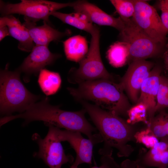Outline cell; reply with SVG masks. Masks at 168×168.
Returning <instances> with one entry per match:
<instances>
[{"label": "cell", "instance_id": "obj_1", "mask_svg": "<svg viewBox=\"0 0 168 168\" xmlns=\"http://www.w3.org/2000/svg\"><path fill=\"white\" fill-rule=\"evenodd\" d=\"M82 106L98 130L104 142L99 152L102 156H112L113 148L117 149L119 157H128L134 151L128 142L135 141L134 136L140 129L119 116L87 101L76 100Z\"/></svg>", "mask_w": 168, "mask_h": 168}, {"label": "cell", "instance_id": "obj_2", "mask_svg": "<svg viewBox=\"0 0 168 168\" xmlns=\"http://www.w3.org/2000/svg\"><path fill=\"white\" fill-rule=\"evenodd\" d=\"M59 105H53L49 103L47 97L29 106L24 112L6 117L8 122L17 119H24L23 124L25 125L35 121H43L44 124H51L59 128L77 131L84 133L91 140L94 144L103 142L99 133L93 134L97 129L92 126L85 117V109L76 111L62 110Z\"/></svg>", "mask_w": 168, "mask_h": 168}, {"label": "cell", "instance_id": "obj_3", "mask_svg": "<svg viewBox=\"0 0 168 168\" xmlns=\"http://www.w3.org/2000/svg\"><path fill=\"white\" fill-rule=\"evenodd\" d=\"M68 91L76 100L90 101L105 110L119 116H127L131 107L119 82L107 79L85 82Z\"/></svg>", "mask_w": 168, "mask_h": 168}, {"label": "cell", "instance_id": "obj_4", "mask_svg": "<svg viewBox=\"0 0 168 168\" xmlns=\"http://www.w3.org/2000/svg\"><path fill=\"white\" fill-rule=\"evenodd\" d=\"M8 67L7 64L0 73V111L5 116L24 112L41 97L26 88L21 80L20 72L16 70L9 71Z\"/></svg>", "mask_w": 168, "mask_h": 168}, {"label": "cell", "instance_id": "obj_5", "mask_svg": "<svg viewBox=\"0 0 168 168\" xmlns=\"http://www.w3.org/2000/svg\"><path fill=\"white\" fill-rule=\"evenodd\" d=\"M89 48L85 57L79 62L78 68H72L67 76L69 82L79 84L83 82L100 79L115 81L114 76L105 68L100 50V31L98 28L91 35Z\"/></svg>", "mask_w": 168, "mask_h": 168}, {"label": "cell", "instance_id": "obj_6", "mask_svg": "<svg viewBox=\"0 0 168 168\" xmlns=\"http://www.w3.org/2000/svg\"><path fill=\"white\" fill-rule=\"evenodd\" d=\"M75 2L61 3L45 0H21L18 3L0 1L2 16L18 14L24 16V20L36 22L42 20L49 23V17L54 12L67 7H73Z\"/></svg>", "mask_w": 168, "mask_h": 168}, {"label": "cell", "instance_id": "obj_7", "mask_svg": "<svg viewBox=\"0 0 168 168\" xmlns=\"http://www.w3.org/2000/svg\"><path fill=\"white\" fill-rule=\"evenodd\" d=\"M124 21L125 27L120 32V35L122 41L128 45L129 58L132 61L146 60L159 53L160 44L138 27L132 18Z\"/></svg>", "mask_w": 168, "mask_h": 168}, {"label": "cell", "instance_id": "obj_8", "mask_svg": "<svg viewBox=\"0 0 168 168\" xmlns=\"http://www.w3.org/2000/svg\"><path fill=\"white\" fill-rule=\"evenodd\" d=\"M49 127L46 136L41 138L37 133L32 136V139L38 145L39 150L33 154L34 157L42 159L50 168H61L64 164L73 162L74 158L70 155H66L59 139L56 131V127L44 124Z\"/></svg>", "mask_w": 168, "mask_h": 168}, {"label": "cell", "instance_id": "obj_9", "mask_svg": "<svg viewBox=\"0 0 168 168\" xmlns=\"http://www.w3.org/2000/svg\"><path fill=\"white\" fill-rule=\"evenodd\" d=\"M134 23L156 43L162 44L167 34L156 9L146 1L133 0Z\"/></svg>", "mask_w": 168, "mask_h": 168}, {"label": "cell", "instance_id": "obj_10", "mask_svg": "<svg viewBox=\"0 0 168 168\" xmlns=\"http://www.w3.org/2000/svg\"><path fill=\"white\" fill-rule=\"evenodd\" d=\"M154 67L152 62L146 60L132 61L119 82L128 97L135 104L139 98L142 85Z\"/></svg>", "mask_w": 168, "mask_h": 168}, {"label": "cell", "instance_id": "obj_11", "mask_svg": "<svg viewBox=\"0 0 168 168\" xmlns=\"http://www.w3.org/2000/svg\"><path fill=\"white\" fill-rule=\"evenodd\" d=\"M59 56L51 53L47 46L35 45L30 54L16 70L25 74L24 81L27 82L30 75H37L45 66L53 64Z\"/></svg>", "mask_w": 168, "mask_h": 168}, {"label": "cell", "instance_id": "obj_12", "mask_svg": "<svg viewBox=\"0 0 168 168\" xmlns=\"http://www.w3.org/2000/svg\"><path fill=\"white\" fill-rule=\"evenodd\" d=\"M56 131L59 140L61 142H68L76 153V159L72 166L78 167L83 163L91 164L94 144L91 140L85 138L78 132L62 130L56 127Z\"/></svg>", "mask_w": 168, "mask_h": 168}, {"label": "cell", "instance_id": "obj_13", "mask_svg": "<svg viewBox=\"0 0 168 168\" xmlns=\"http://www.w3.org/2000/svg\"><path fill=\"white\" fill-rule=\"evenodd\" d=\"M75 12L85 15L92 23L113 27L121 32L125 27L124 21L120 17H114L97 6L86 1L75 2L73 7Z\"/></svg>", "mask_w": 168, "mask_h": 168}, {"label": "cell", "instance_id": "obj_14", "mask_svg": "<svg viewBox=\"0 0 168 168\" xmlns=\"http://www.w3.org/2000/svg\"><path fill=\"white\" fill-rule=\"evenodd\" d=\"M161 69L154 67L148 77L143 83L137 103H142L146 107L149 124L155 116Z\"/></svg>", "mask_w": 168, "mask_h": 168}, {"label": "cell", "instance_id": "obj_15", "mask_svg": "<svg viewBox=\"0 0 168 168\" xmlns=\"http://www.w3.org/2000/svg\"><path fill=\"white\" fill-rule=\"evenodd\" d=\"M135 161L136 168H168V139L160 140L148 151L141 149Z\"/></svg>", "mask_w": 168, "mask_h": 168}, {"label": "cell", "instance_id": "obj_16", "mask_svg": "<svg viewBox=\"0 0 168 168\" xmlns=\"http://www.w3.org/2000/svg\"><path fill=\"white\" fill-rule=\"evenodd\" d=\"M8 27L10 36L17 40L18 47L20 50L31 52L35 46L27 29L18 18L12 15L2 16L0 18V27Z\"/></svg>", "mask_w": 168, "mask_h": 168}, {"label": "cell", "instance_id": "obj_17", "mask_svg": "<svg viewBox=\"0 0 168 168\" xmlns=\"http://www.w3.org/2000/svg\"><path fill=\"white\" fill-rule=\"evenodd\" d=\"M23 24L28 30L30 36L35 45L48 46L52 41L58 40L65 36L66 32H61L54 29L46 21L44 24L37 26L36 22L25 20Z\"/></svg>", "mask_w": 168, "mask_h": 168}, {"label": "cell", "instance_id": "obj_18", "mask_svg": "<svg viewBox=\"0 0 168 168\" xmlns=\"http://www.w3.org/2000/svg\"><path fill=\"white\" fill-rule=\"evenodd\" d=\"M63 45L67 59L76 62L85 57L89 49L86 39L80 35L69 38L63 42Z\"/></svg>", "mask_w": 168, "mask_h": 168}, {"label": "cell", "instance_id": "obj_19", "mask_svg": "<svg viewBox=\"0 0 168 168\" xmlns=\"http://www.w3.org/2000/svg\"><path fill=\"white\" fill-rule=\"evenodd\" d=\"M51 15L64 23L87 32L91 35L98 28L93 25L85 15L79 12L65 13L55 11L52 13Z\"/></svg>", "mask_w": 168, "mask_h": 168}, {"label": "cell", "instance_id": "obj_20", "mask_svg": "<svg viewBox=\"0 0 168 168\" xmlns=\"http://www.w3.org/2000/svg\"><path fill=\"white\" fill-rule=\"evenodd\" d=\"M38 82L42 91L48 96L55 94L59 90L62 80L58 73L44 68L39 72Z\"/></svg>", "mask_w": 168, "mask_h": 168}, {"label": "cell", "instance_id": "obj_21", "mask_svg": "<svg viewBox=\"0 0 168 168\" xmlns=\"http://www.w3.org/2000/svg\"><path fill=\"white\" fill-rule=\"evenodd\" d=\"M106 54L110 64L115 68L123 66L129 58L128 45L122 41L116 42L111 45Z\"/></svg>", "mask_w": 168, "mask_h": 168}, {"label": "cell", "instance_id": "obj_22", "mask_svg": "<svg viewBox=\"0 0 168 168\" xmlns=\"http://www.w3.org/2000/svg\"><path fill=\"white\" fill-rule=\"evenodd\" d=\"M148 126L159 140L168 139V113L164 110L154 116Z\"/></svg>", "mask_w": 168, "mask_h": 168}, {"label": "cell", "instance_id": "obj_23", "mask_svg": "<svg viewBox=\"0 0 168 168\" xmlns=\"http://www.w3.org/2000/svg\"><path fill=\"white\" fill-rule=\"evenodd\" d=\"M129 124L134 125L142 122L147 126L149 125L147 109L146 106L142 103L136 104L128 109L127 112Z\"/></svg>", "mask_w": 168, "mask_h": 168}, {"label": "cell", "instance_id": "obj_24", "mask_svg": "<svg viewBox=\"0 0 168 168\" xmlns=\"http://www.w3.org/2000/svg\"><path fill=\"white\" fill-rule=\"evenodd\" d=\"M110 1L123 21H126L133 17L135 12L133 0H111Z\"/></svg>", "mask_w": 168, "mask_h": 168}, {"label": "cell", "instance_id": "obj_25", "mask_svg": "<svg viewBox=\"0 0 168 168\" xmlns=\"http://www.w3.org/2000/svg\"><path fill=\"white\" fill-rule=\"evenodd\" d=\"M168 108V79L161 75L157 96L156 112Z\"/></svg>", "mask_w": 168, "mask_h": 168}, {"label": "cell", "instance_id": "obj_26", "mask_svg": "<svg viewBox=\"0 0 168 168\" xmlns=\"http://www.w3.org/2000/svg\"><path fill=\"white\" fill-rule=\"evenodd\" d=\"M135 141L141 143L150 149L153 147L159 141L150 127L148 126L137 131L134 136Z\"/></svg>", "mask_w": 168, "mask_h": 168}, {"label": "cell", "instance_id": "obj_27", "mask_svg": "<svg viewBox=\"0 0 168 168\" xmlns=\"http://www.w3.org/2000/svg\"><path fill=\"white\" fill-rule=\"evenodd\" d=\"M100 166H94L91 168H119V165L112 157V156H102Z\"/></svg>", "mask_w": 168, "mask_h": 168}, {"label": "cell", "instance_id": "obj_28", "mask_svg": "<svg viewBox=\"0 0 168 168\" xmlns=\"http://www.w3.org/2000/svg\"><path fill=\"white\" fill-rule=\"evenodd\" d=\"M161 14L160 18L162 25L168 33V10L161 9Z\"/></svg>", "mask_w": 168, "mask_h": 168}, {"label": "cell", "instance_id": "obj_29", "mask_svg": "<svg viewBox=\"0 0 168 168\" xmlns=\"http://www.w3.org/2000/svg\"><path fill=\"white\" fill-rule=\"evenodd\" d=\"M135 161L127 159L123 161L120 165L119 168H136Z\"/></svg>", "mask_w": 168, "mask_h": 168}, {"label": "cell", "instance_id": "obj_30", "mask_svg": "<svg viewBox=\"0 0 168 168\" xmlns=\"http://www.w3.org/2000/svg\"><path fill=\"white\" fill-rule=\"evenodd\" d=\"M10 36L8 27L4 26L0 27V41H1L5 37Z\"/></svg>", "mask_w": 168, "mask_h": 168}, {"label": "cell", "instance_id": "obj_31", "mask_svg": "<svg viewBox=\"0 0 168 168\" xmlns=\"http://www.w3.org/2000/svg\"><path fill=\"white\" fill-rule=\"evenodd\" d=\"M160 9H164L168 10V0H162L160 1Z\"/></svg>", "mask_w": 168, "mask_h": 168}, {"label": "cell", "instance_id": "obj_32", "mask_svg": "<svg viewBox=\"0 0 168 168\" xmlns=\"http://www.w3.org/2000/svg\"><path fill=\"white\" fill-rule=\"evenodd\" d=\"M163 58L165 67L168 70V48L163 54Z\"/></svg>", "mask_w": 168, "mask_h": 168}, {"label": "cell", "instance_id": "obj_33", "mask_svg": "<svg viewBox=\"0 0 168 168\" xmlns=\"http://www.w3.org/2000/svg\"><path fill=\"white\" fill-rule=\"evenodd\" d=\"M70 168H78V167H76L72 166V165L71 166Z\"/></svg>", "mask_w": 168, "mask_h": 168}, {"label": "cell", "instance_id": "obj_34", "mask_svg": "<svg viewBox=\"0 0 168 168\" xmlns=\"http://www.w3.org/2000/svg\"><path fill=\"white\" fill-rule=\"evenodd\" d=\"M167 48H168V44H167Z\"/></svg>", "mask_w": 168, "mask_h": 168}, {"label": "cell", "instance_id": "obj_35", "mask_svg": "<svg viewBox=\"0 0 168 168\" xmlns=\"http://www.w3.org/2000/svg\"></svg>", "mask_w": 168, "mask_h": 168}, {"label": "cell", "instance_id": "obj_36", "mask_svg": "<svg viewBox=\"0 0 168 168\" xmlns=\"http://www.w3.org/2000/svg\"></svg>", "mask_w": 168, "mask_h": 168}]
</instances>
